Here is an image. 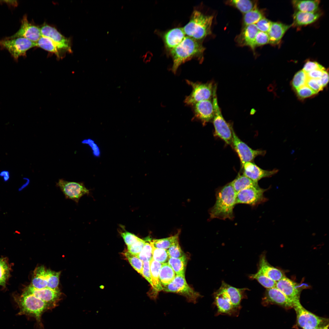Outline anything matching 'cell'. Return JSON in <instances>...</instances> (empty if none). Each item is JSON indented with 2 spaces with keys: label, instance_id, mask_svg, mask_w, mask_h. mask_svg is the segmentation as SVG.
I'll list each match as a JSON object with an SVG mask.
<instances>
[{
  "label": "cell",
  "instance_id": "obj_1",
  "mask_svg": "<svg viewBox=\"0 0 329 329\" xmlns=\"http://www.w3.org/2000/svg\"><path fill=\"white\" fill-rule=\"evenodd\" d=\"M205 50L202 41L186 36L179 44L168 51L173 60V73H176L181 65L193 59L202 62Z\"/></svg>",
  "mask_w": 329,
  "mask_h": 329
},
{
  "label": "cell",
  "instance_id": "obj_2",
  "mask_svg": "<svg viewBox=\"0 0 329 329\" xmlns=\"http://www.w3.org/2000/svg\"><path fill=\"white\" fill-rule=\"evenodd\" d=\"M215 196V203L209 210L210 218L233 219V209L236 204V193L230 182L218 188Z\"/></svg>",
  "mask_w": 329,
  "mask_h": 329
},
{
  "label": "cell",
  "instance_id": "obj_3",
  "mask_svg": "<svg viewBox=\"0 0 329 329\" xmlns=\"http://www.w3.org/2000/svg\"><path fill=\"white\" fill-rule=\"evenodd\" d=\"M213 19V16L195 9L189 22L182 27L186 36L202 41L211 34Z\"/></svg>",
  "mask_w": 329,
  "mask_h": 329
},
{
  "label": "cell",
  "instance_id": "obj_4",
  "mask_svg": "<svg viewBox=\"0 0 329 329\" xmlns=\"http://www.w3.org/2000/svg\"><path fill=\"white\" fill-rule=\"evenodd\" d=\"M16 300L19 308V314L34 318L39 327L43 328L42 315L46 311L52 310L51 306L25 289Z\"/></svg>",
  "mask_w": 329,
  "mask_h": 329
},
{
  "label": "cell",
  "instance_id": "obj_5",
  "mask_svg": "<svg viewBox=\"0 0 329 329\" xmlns=\"http://www.w3.org/2000/svg\"><path fill=\"white\" fill-rule=\"evenodd\" d=\"M217 86L214 87L212 101L214 110L213 123L214 128V135L222 140L227 144L231 145L232 138V128L224 118L219 108L216 93Z\"/></svg>",
  "mask_w": 329,
  "mask_h": 329
},
{
  "label": "cell",
  "instance_id": "obj_6",
  "mask_svg": "<svg viewBox=\"0 0 329 329\" xmlns=\"http://www.w3.org/2000/svg\"><path fill=\"white\" fill-rule=\"evenodd\" d=\"M60 274L61 271L46 269L43 266H38L34 270L30 285L37 289H58Z\"/></svg>",
  "mask_w": 329,
  "mask_h": 329
},
{
  "label": "cell",
  "instance_id": "obj_7",
  "mask_svg": "<svg viewBox=\"0 0 329 329\" xmlns=\"http://www.w3.org/2000/svg\"><path fill=\"white\" fill-rule=\"evenodd\" d=\"M1 49L7 50L15 61L21 56H25L27 51L36 46V43L23 37L13 38L6 37L0 41Z\"/></svg>",
  "mask_w": 329,
  "mask_h": 329
},
{
  "label": "cell",
  "instance_id": "obj_8",
  "mask_svg": "<svg viewBox=\"0 0 329 329\" xmlns=\"http://www.w3.org/2000/svg\"><path fill=\"white\" fill-rule=\"evenodd\" d=\"M293 308L296 313L297 323L303 329L323 326L328 324V319L309 311L302 306L300 301L294 303Z\"/></svg>",
  "mask_w": 329,
  "mask_h": 329
},
{
  "label": "cell",
  "instance_id": "obj_9",
  "mask_svg": "<svg viewBox=\"0 0 329 329\" xmlns=\"http://www.w3.org/2000/svg\"><path fill=\"white\" fill-rule=\"evenodd\" d=\"M163 290L182 295L185 297L188 301L194 303L196 302L200 296L198 293L188 285L185 279V274L176 275L172 282L163 286Z\"/></svg>",
  "mask_w": 329,
  "mask_h": 329
},
{
  "label": "cell",
  "instance_id": "obj_10",
  "mask_svg": "<svg viewBox=\"0 0 329 329\" xmlns=\"http://www.w3.org/2000/svg\"><path fill=\"white\" fill-rule=\"evenodd\" d=\"M186 82L192 88L191 94L185 100L186 104L192 106L197 102L210 100L212 97L215 85L212 82L206 83H195L188 80Z\"/></svg>",
  "mask_w": 329,
  "mask_h": 329
},
{
  "label": "cell",
  "instance_id": "obj_11",
  "mask_svg": "<svg viewBox=\"0 0 329 329\" xmlns=\"http://www.w3.org/2000/svg\"><path fill=\"white\" fill-rule=\"evenodd\" d=\"M267 189L260 188L258 184L249 186L236 193V203L256 206L265 202L264 192Z\"/></svg>",
  "mask_w": 329,
  "mask_h": 329
},
{
  "label": "cell",
  "instance_id": "obj_12",
  "mask_svg": "<svg viewBox=\"0 0 329 329\" xmlns=\"http://www.w3.org/2000/svg\"><path fill=\"white\" fill-rule=\"evenodd\" d=\"M232 145L238 154L242 165L248 162H251L257 156H264L266 151L252 149L241 140L232 129Z\"/></svg>",
  "mask_w": 329,
  "mask_h": 329
},
{
  "label": "cell",
  "instance_id": "obj_13",
  "mask_svg": "<svg viewBox=\"0 0 329 329\" xmlns=\"http://www.w3.org/2000/svg\"><path fill=\"white\" fill-rule=\"evenodd\" d=\"M56 185L59 188L66 199L72 200L78 203L80 199L88 194L89 190L83 183L70 182L61 179Z\"/></svg>",
  "mask_w": 329,
  "mask_h": 329
},
{
  "label": "cell",
  "instance_id": "obj_14",
  "mask_svg": "<svg viewBox=\"0 0 329 329\" xmlns=\"http://www.w3.org/2000/svg\"><path fill=\"white\" fill-rule=\"evenodd\" d=\"M24 289L48 304L52 309L57 306L61 299L62 293L59 288L37 289L30 285Z\"/></svg>",
  "mask_w": 329,
  "mask_h": 329
},
{
  "label": "cell",
  "instance_id": "obj_15",
  "mask_svg": "<svg viewBox=\"0 0 329 329\" xmlns=\"http://www.w3.org/2000/svg\"><path fill=\"white\" fill-rule=\"evenodd\" d=\"M263 305L275 304L286 309L293 307V302L276 287L266 289L262 299Z\"/></svg>",
  "mask_w": 329,
  "mask_h": 329
},
{
  "label": "cell",
  "instance_id": "obj_16",
  "mask_svg": "<svg viewBox=\"0 0 329 329\" xmlns=\"http://www.w3.org/2000/svg\"><path fill=\"white\" fill-rule=\"evenodd\" d=\"M41 36L40 28L30 22L27 16L25 15L21 20L19 29L13 35L6 38L23 37L36 43Z\"/></svg>",
  "mask_w": 329,
  "mask_h": 329
},
{
  "label": "cell",
  "instance_id": "obj_17",
  "mask_svg": "<svg viewBox=\"0 0 329 329\" xmlns=\"http://www.w3.org/2000/svg\"><path fill=\"white\" fill-rule=\"evenodd\" d=\"M40 29L42 36L51 39L66 51L72 52L69 40L62 35L55 28L44 24Z\"/></svg>",
  "mask_w": 329,
  "mask_h": 329
},
{
  "label": "cell",
  "instance_id": "obj_18",
  "mask_svg": "<svg viewBox=\"0 0 329 329\" xmlns=\"http://www.w3.org/2000/svg\"><path fill=\"white\" fill-rule=\"evenodd\" d=\"M242 167L243 175L257 182L262 178L271 177L279 171L275 168L272 170H264L252 162L245 163Z\"/></svg>",
  "mask_w": 329,
  "mask_h": 329
},
{
  "label": "cell",
  "instance_id": "obj_19",
  "mask_svg": "<svg viewBox=\"0 0 329 329\" xmlns=\"http://www.w3.org/2000/svg\"><path fill=\"white\" fill-rule=\"evenodd\" d=\"M276 287L294 303L300 301L301 290L297 284L285 276L276 282Z\"/></svg>",
  "mask_w": 329,
  "mask_h": 329
},
{
  "label": "cell",
  "instance_id": "obj_20",
  "mask_svg": "<svg viewBox=\"0 0 329 329\" xmlns=\"http://www.w3.org/2000/svg\"><path fill=\"white\" fill-rule=\"evenodd\" d=\"M192 106L195 117L203 124L213 119L214 110L212 100L210 99L202 101Z\"/></svg>",
  "mask_w": 329,
  "mask_h": 329
},
{
  "label": "cell",
  "instance_id": "obj_21",
  "mask_svg": "<svg viewBox=\"0 0 329 329\" xmlns=\"http://www.w3.org/2000/svg\"><path fill=\"white\" fill-rule=\"evenodd\" d=\"M182 27L169 30L161 34L165 47L168 51L179 44L186 37Z\"/></svg>",
  "mask_w": 329,
  "mask_h": 329
},
{
  "label": "cell",
  "instance_id": "obj_22",
  "mask_svg": "<svg viewBox=\"0 0 329 329\" xmlns=\"http://www.w3.org/2000/svg\"><path fill=\"white\" fill-rule=\"evenodd\" d=\"M214 295L215 302L219 312L228 313L234 309L223 282L219 288L214 293Z\"/></svg>",
  "mask_w": 329,
  "mask_h": 329
},
{
  "label": "cell",
  "instance_id": "obj_23",
  "mask_svg": "<svg viewBox=\"0 0 329 329\" xmlns=\"http://www.w3.org/2000/svg\"><path fill=\"white\" fill-rule=\"evenodd\" d=\"M258 266L257 271L276 282L285 276L281 271L268 263L265 253L261 255Z\"/></svg>",
  "mask_w": 329,
  "mask_h": 329
},
{
  "label": "cell",
  "instance_id": "obj_24",
  "mask_svg": "<svg viewBox=\"0 0 329 329\" xmlns=\"http://www.w3.org/2000/svg\"><path fill=\"white\" fill-rule=\"evenodd\" d=\"M259 31L255 24L244 27L241 33L236 37V41L240 45L249 47L254 50L255 48V39Z\"/></svg>",
  "mask_w": 329,
  "mask_h": 329
},
{
  "label": "cell",
  "instance_id": "obj_25",
  "mask_svg": "<svg viewBox=\"0 0 329 329\" xmlns=\"http://www.w3.org/2000/svg\"><path fill=\"white\" fill-rule=\"evenodd\" d=\"M291 27V25L280 22H272L267 33L269 38V43L272 44H278L285 32Z\"/></svg>",
  "mask_w": 329,
  "mask_h": 329
},
{
  "label": "cell",
  "instance_id": "obj_26",
  "mask_svg": "<svg viewBox=\"0 0 329 329\" xmlns=\"http://www.w3.org/2000/svg\"><path fill=\"white\" fill-rule=\"evenodd\" d=\"M321 13L318 11L313 12H304L297 11L293 15L294 23L297 26L307 25L316 21Z\"/></svg>",
  "mask_w": 329,
  "mask_h": 329
},
{
  "label": "cell",
  "instance_id": "obj_27",
  "mask_svg": "<svg viewBox=\"0 0 329 329\" xmlns=\"http://www.w3.org/2000/svg\"><path fill=\"white\" fill-rule=\"evenodd\" d=\"M36 43V46L55 54L58 58L61 57V54L62 52L66 51L51 39L46 37L42 36Z\"/></svg>",
  "mask_w": 329,
  "mask_h": 329
},
{
  "label": "cell",
  "instance_id": "obj_28",
  "mask_svg": "<svg viewBox=\"0 0 329 329\" xmlns=\"http://www.w3.org/2000/svg\"><path fill=\"white\" fill-rule=\"evenodd\" d=\"M162 264L152 259L150 261V269L153 288L157 293L163 290V286L159 279L160 269Z\"/></svg>",
  "mask_w": 329,
  "mask_h": 329
},
{
  "label": "cell",
  "instance_id": "obj_29",
  "mask_svg": "<svg viewBox=\"0 0 329 329\" xmlns=\"http://www.w3.org/2000/svg\"><path fill=\"white\" fill-rule=\"evenodd\" d=\"M294 7L297 11L304 12H313L317 11L320 1L293 0Z\"/></svg>",
  "mask_w": 329,
  "mask_h": 329
},
{
  "label": "cell",
  "instance_id": "obj_30",
  "mask_svg": "<svg viewBox=\"0 0 329 329\" xmlns=\"http://www.w3.org/2000/svg\"><path fill=\"white\" fill-rule=\"evenodd\" d=\"M175 275L174 270L168 262L162 264L159 272V279L162 286L172 282Z\"/></svg>",
  "mask_w": 329,
  "mask_h": 329
},
{
  "label": "cell",
  "instance_id": "obj_31",
  "mask_svg": "<svg viewBox=\"0 0 329 329\" xmlns=\"http://www.w3.org/2000/svg\"><path fill=\"white\" fill-rule=\"evenodd\" d=\"M230 183L236 193L249 186L258 185V182L253 181L243 175L239 174Z\"/></svg>",
  "mask_w": 329,
  "mask_h": 329
},
{
  "label": "cell",
  "instance_id": "obj_32",
  "mask_svg": "<svg viewBox=\"0 0 329 329\" xmlns=\"http://www.w3.org/2000/svg\"><path fill=\"white\" fill-rule=\"evenodd\" d=\"M187 262V258L184 255L178 258H169L167 262L176 275H179L185 274Z\"/></svg>",
  "mask_w": 329,
  "mask_h": 329
},
{
  "label": "cell",
  "instance_id": "obj_33",
  "mask_svg": "<svg viewBox=\"0 0 329 329\" xmlns=\"http://www.w3.org/2000/svg\"><path fill=\"white\" fill-rule=\"evenodd\" d=\"M264 17L262 12L256 6L252 10L244 14L243 19L244 27L256 24Z\"/></svg>",
  "mask_w": 329,
  "mask_h": 329
},
{
  "label": "cell",
  "instance_id": "obj_34",
  "mask_svg": "<svg viewBox=\"0 0 329 329\" xmlns=\"http://www.w3.org/2000/svg\"><path fill=\"white\" fill-rule=\"evenodd\" d=\"M179 233L169 237L160 239H154L150 243L154 247L167 249L174 243L179 241Z\"/></svg>",
  "mask_w": 329,
  "mask_h": 329
},
{
  "label": "cell",
  "instance_id": "obj_35",
  "mask_svg": "<svg viewBox=\"0 0 329 329\" xmlns=\"http://www.w3.org/2000/svg\"><path fill=\"white\" fill-rule=\"evenodd\" d=\"M227 3L236 7L240 12L245 14L257 6L256 3L249 0H233Z\"/></svg>",
  "mask_w": 329,
  "mask_h": 329
},
{
  "label": "cell",
  "instance_id": "obj_36",
  "mask_svg": "<svg viewBox=\"0 0 329 329\" xmlns=\"http://www.w3.org/2000/svg\"><path fill=\"white\" fill-rule=\"evenodd\" d=\"M249 277L251 279L257 280L266 289L275 287L276 286V282L267 277L258 271L254 274H250Z\"/></svg>",
  "mask_w": 329,
  "mask_h": 329
},
{
  "label": "cell",
  "instance_id": "obj_37",
  "mask_svg": "<svg viewBox=\"0 0 329 329\" xmlns=\"http://www.w3.org/2000/svg\"><path fill=\"white\" fill-rule=\"evenodd\" d=\"M308 78L306 73L302 70L298 71L295 75L292 81L293 88L296 90L306 85Z\"/></svg>",
  "mask_w": 329,
  "mask_h": 329
},
{
  "label": "cell",
  "instance_id": "obj_38",
  "mask_svg": "<svg viewBox=\"0 0 329 329\" xmlns=\"http://www.w3.org/2000/svg\"><path fill=\"white\" fill-rule=\"evenodd\" d=\"M10 273V267L5 258H0V285L4 286Z\"/></svg>",
  "mask_w": 329,
  "mask_h": 329
},
{
  "label": "cell",
  "instance_id": "obj_39",
  "mask_svg": "<svg viewBox=\"0 0 329 329\" xmlns=\"http://www.w3.org/2000/svg\"><path fill=\"white\" fill-rule=\"evenodd\" d=\"M152 247V259L153 260L161 264L167 262L169 258L167 249L156 248L153 246Z\"/></svg>",
  "mask_w": 329,
  "mask_h": 329
},
{
  "label": "cell",
  "instance_id": "obj_40",
  "mask_svg": "<svg viewBox=\"0 0 329 329\" xmlns=\"http://www.w3.org/2000/svg\"><path fill=\"white\" fill-rule=\"evenodd\" d=\"M124 254L132 267L142 275L143 262L136 256L128 251L125 253Z\"/></svg>",
  "mask_w": 329,
  "mask_h": 329
},
{
  "label": "cell",
  "instance_id": "obj_41",
  "mask_svg": "<svg viewBox=\"0 0 329 329\" xmlns=\"http://www.w3.org/2000/svg\"><path fill=\"white\" fill-rule=\"evenodd\" d=\"M150 241L146 242L140 252L136 256L143 262L150 261L152 258V246Z\"/></svg>",
  "mask_w": 329,
  "mask_h": 329
},
{
  "label": "cell",
  "instance_id": "obj_42",
  "mask_svg": "<svg viewBox=\"0 0 329 329\" xmlns=\"http://www.w3.org/2000/svg\"><path fill=\"white\" fill-rule=\"evenodd\" d=\"M169 258H178L184 255L179 245V242H177L167 249Z\"/></svg>",
  "mask_w": 329,
  "mask_h": 329
},
{
  "label": "cell",
  "instance_id": "obj_43",
  "mask_svg": "<svg viewBox=\"0 0 329 329\" xmlns=\"http://www.w3.org/2000/svg\"><path fill=\"white\" fill-rule=\"evenodd\" d=\"M298 97L301 99H304L316 94V93L306 85L295 90Z\"/></svg>",
  "mask_w": 329,
  "mask_h": 329
},
{
  "label": "cell",
  "instance_id": "obj_44",
  "mask_svg": "<svg viewBox=\"0 0 329 329\" xmlns=\"http://www.w3.org/2000/svg\"><path fill=\"white\" fill-rule=\"evenodd\" d=\"M145 242V241L140 239L133 244L127 246L128 252L133 255L137 256L142 250Z\"/></svg>",
  "mask_w": 329,
  "mask_h": 329
},
{
  "label": "cell",
  "instance_id": "obj_45",
  "mask_svg": "<svg viewBox=\"0 0 329 329\" xmlns=\"http://www.w3.org/2000/svg\"><path fill=\"white\" fill-rule=\"evenodd\" d=\"M269 42V38L267 33L259 31L255 39V47L266 44Z\"/></svg>",
  "mask_w": 329,
  "mask_h": 329
},
{
  "label": "cell",
  "instance_id": "obj_46",
  "mask_svg": "<svg viewBox=\"0 0 329 329\" xmlns=\"http://www.w3.org/2000/svg\"><path fill=\"white\" fill-rule=\"evenodd\" d=\"M306 85L317 94L324 88L320 79L308 78Z\"/></svg>",
  "mask_w": 329,
  "mask_h": 329
},
{
  "label": "cell",
  "instance_id": "obj_47",
  "mask_svg": "<svg viewBox=\"0 0 329 329\" xmlns=\"http://www.w3.org/2000/svg\"><path fill=\"white\" fill-rule=\"evenodd\" d=\"M271 23L270 20L264 17L255 24L259 31L267 33Z\"/></svg>",
  "mask_w": 329,
  "mask_h": 329
},
{
  "label": "cell",
  "instance_id": "obj_48",
  "mask_svg": "<svg viewBox=\"0 0 329 329\" xmlns=\"http://www.w3.org/2000/svg\"><path fill=\"white\" fill-rule=\"evenodd\" d=\"M121 235L127 246L133 244L140 239L135 235L128 232L121 233Z\"/></svg>",
  "mask_w": 329,
  "mask_h": 329
},
{
  "label": "cell",
  "instance_id": "obj_49",
  "mask_svg": "<svg viewBox=\"0 0 329 329\" xmlns=\"http://www.w3.org/2000/svg\"><path fill=\"white\" fill-rule=\"evenodd\" d=\"M324 68L316 62L308 61L305 64L302 70L306 73L317 69H324Z\"/></svg>",
  "mask_w": 329,
  "mask_h": 329
},
{
  "label": "cell",
  "instance_id": "obj_50",
  "mask_svg": "<svg viewBox=\"0 0 329 329\" xmlns=\"http://www.w3.org/2000/svg\"><path fill=\"white\" fill-rule=\"evenodd\" d=\"M142 276L148 281L153 288L150 269V261L143 262Z\"/></svg>",
  "mask_w": 329,
  "mask_h": 329
},
{
  "label": "cell",
  "instance_id": "obj_51",
  "mask_svg": "<svg viewBox=\"0 0 329 329\" xmlns=\"http://www.w3.org/2000/svg\"><path fill=\"white\" fill-rule=\"evenodd\" d=\"M324 69H317L306 73L308 77L313 79H320L323 74Z\"/></svg>",
  "mask_w": 329,
  "mask_h": 329
},
{
  "label": "cell",
  "instance_id": "obj_52",
  "mask_svg": "<svg viewBox=\"0 0 329 329\" xmlns=\"http://www.w3.org/2000/svg\"><path fill=\"white\" fill-rule=\"evenodd\" d=\"M320 80L324 88L327 85L329 81V74L327 71L325 70H324Z\"/></svg>",
  "mask_w": 329,
  "mask_h": 329
},
{
  "label": "cell",
  "instance_id": "obj_53",
  "mask_svg": "<svg viewBox=\"0 0 329 329\" xmlns=\"http://www.w3.org/2000/svg\"><path fill=\"white\" fill-rule=\"evenodd\" d=\"M0 176L3 177L5 181H7L9 180L10 178L9 173L7 171H3L0 172Z\"/></svg>",
  "mask_w": 329,
  "mask_h": 329
},
{
  "label": "cell",
  "instance_id": "obj_54",
  "mask_svg": "<svg viewBox=\"0 0 329 329\" xmlns=\"http://www.w3.org/2000/svg\"><path fill=\"white\" fill-rule=\"evenodd\" d=\"M3 1L4 2H3L12 6H16L17 5V2L16 1Z\"/></svg>",
  "mask_w": 329,
  "mask_h": 329
},
{
  "label": "cell",
  "instance_id": "obj_55",
  "mask_svg": "<svg viewBox=\"0 0 329 329\" xmlns=\"http://www.w3.org/2000/svg\"><path fill=\"white\" fill-rule=\"evenodd\" d=\"M329 324L317 327L312 328L303 329H328Z\"/></svg>",
  "mask_w": 329,
  "mask_h": 329
},
{
  "label": "cell",
  "instance_id": "obj_56",
  "mask_svg": "<svg viewBox=\"0 0 329 329\" xmlns=\"http://www.w3.org/2000/svg\"><path fill=\"white\" fill-rule=\"evenodd\" d=\"M29 182V180H28L25 184H23L20 188H19V190L20 191L22 190L23 188L25 187L28 185Z\"/></svg>",
  "mask_w": 329,
  "mask_h": 329
}]
</instances>
